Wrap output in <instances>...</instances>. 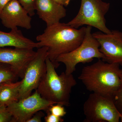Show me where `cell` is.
<instances>
[{
  "label": "cell",
  "instance_id": "cell-19",
  "mask_svg": "<svg viewBox=\"0 0 122 122\" xmlns=\"http://www.w3.org/2000/svg\"><path fill=\"white\" fill-rule=\"evenodd\" d=\"M12 116L7 107L0 105V122H12Z\"/></svg>",
  "mask_w": 122,
  "mask_h": 122
},
{
  "label": "cell",
  "instance_id": "cell-10",
  "mask_svg": "<svg viewBox=\"0 0 122 122\" xmlns=\"http://www.w3.org/2000/svg\"><path fill=\"white\" fill-rule=\"evenodd\" d=\"M0 19L3 25L11 30L18 26L30 29L31 18L18 0H11L0 13Z\"/></svg>",
  "mask_w": 122,
  "mask_h": 122
},
{
  "label": "cell",
  "instance_id": "cell-6",
  "mask_svg": "<svg viewBox=\"0 0 122 122\" xmlns=\"http://www.w3.org/2000/svg\"><path fill=\"white\" fill-rule=\"evenodd\" d=\"M84 122H119L120 114L111 97L93 93L83 105Z\"/></svg>",
  "mask_w": 122,
  "mask_h": 122
},
{
  "label": "cell",
  "instance_id": "cell-21",
  "mask_svg": "<svg viewBox=\"0 0 122 122\" xmlns=\"http://www.w3.org/2000/svg\"><path fill=\"white\" fill-rule=\"evenodd\" d=\"M44 115V113L41 111L38 112L28 120L27 122H41L42 118Z\"/></svg>",
  "mask_w": 122,
  "mask_h": 122
},
{
  "label": "cell",
  "instance_id": "cell-7",
  "mask_svg": "<svg viewBox=\"0 0 122 122\" xmlns=\"http://www.w3.org/2000/svg\"><path fill=\"white\" fill-rule=\"evenodd\" d=\"M48 48H38L36 55L26 67L21 81L19 94V100L31 95L36 90L46 72V60Z\"/></svg>",
  "mask_w": 122,
  "mask_h": 122
},
{
  "label": "cell",
  "instance_id": "cell-18",
  "mask_svg": "<svg viewBox=\"0 0 122 122\" xmlns=\"http://www.w3.org/2000/svg\"><path fill=\"white\" fill-rule=\"evenodd\" d=\"M48 110L54 115L61 117L65 116L66 114L63 105L60 104H54L51 106Z\"/></svg>",
  "mask_w": 122,
  "mask_h": 122
},
{
  "label": "cell",
  "instance_id": "cell-17",
  "mask_svg": "<svg viewBox=\"0 0 122 122\" xmlns=\"http://www.w3.org/2000/svg\"><path fill=\"white\" fill-rule=\"evenodd\" d=\"M21 5L27 11L30 16L35 15L36 0H18Z\"/></svg>",
  "mask_w": 122,
  "mask_h": 122
},
{
  "label": "cell",
  "instance_id": "cell-1",
  "mask_svg": "<svg viewBox=\"0 0 122 122\" xmlns=\"http://www.w3.org/2000/svg\"><path fill=\"white\" fill-rule=\"evenodd\" d=\"M86 27L79 29L67 24L59 22L46 26L44 33L36 38L39 48H48L47 57L56 68L59 64L56 62L59 56L74 50L83 41Z\"/></svg>",
  "mask_w": 122,
  "mask_h": 122
},
{
  "label": "cell",
  "instance_id": "cell-2",
  "mask_svg": "<svg viewBox=\"0 0 122 122\" xmlns=\"http://www.w3.org/2000/svg\"><path fill=\"white\" fill-rule=\"evenodd\" d=\"M120 66L99 59L84 66L78 78L91 92L113 97L120 84Z\"/></svg>",
  "mask_w": 122,
  "mask_h": 122
},
{
  "label": "cell",
  "instance_id": "cell-12",
  "mask_svg": "<svg viewBox=\"0 0 122 122\" xmlns=\"http://www.w3.org/2000/svg\"><path fill=\"white\" fill-rule=\"evenodd\" d=\"M35 9L39 17L46 22V26L59 23L66 16L65 7L54 0H36Z\"/></svg>",
  "mask_w": 122,
  "mask_h": 122
},
{
  "label": "cell",
  "instance_id": "cell-15",
  "mask_svg": "<svg viewBox=\"0 0 122 122\" xmlns=\"http://www.w3.org/2000/svg\"><path fill=\"white\" fill-rule=\"evenodd\" d=\"M18 77L16 72L10 65L0 62V84L15 82Z\"/></svg>",
  "mask_w": 122,
  "mask_h": 122
},
{
  "label": "cell",
  "instance_id": "cell-11",
  "mask_svg": "<svg viewBox=\"0 0 122 122\" xmlns=\"http://www.w3.org/2000/svg\"><path fill=\"white\" fill-rule=\"evenodd\" d=\"M36 54L33 49L0 48V62L10 65L22 78L27 66Z\"/></svg>",
  "mask_w": 122,
  "mask_h": 122
},
{
  "label": "cell",
  "instance_id": "cell-24",
  "mask_svg": "<svg viewBox=\"0 0 122 122\" xmlns=\"http://www.w3.org/2000/svg\"><path fill=\"white\" fill-rule=\"evenodd\" d=\"M2 83H1L0 84V89L1 87V86H2Z\"/></svg>",
  "mask_w": 122,
  "mask_h": 122
},
{
  "label": "cell",
  "instance_id": "cell-23",
  "mask_svg": "<svg viewBox=\"0 0 122 122\" xmlns=\"http://www.w3.org/2000/svg\"><path fill=\"white\" fill-rule=\"evenodd\" d=\"M11 0H0V13L7 4Z\"/></svg>",
  "mask_w": 122,
  "mask_h": 122
},
{
  "label": "cell",
  "instance_id": "cell-8",
  "mask_svg": "<svg viewBox=\"0 0 122 122\" xmlns=\"http://www.w3.org/2000/svg\"><path fill=\"white\" fill-rule=\"evenodd\" d=\"M55 103L42 98L36 91L33 94L7 107L12 116V122H27L36 112L48 110Z\"/></svg>",
  "mask_w": 122,
  "mask_h": 122
},
{
  "label": "cell",
  "instance_id": "cell-13",
  "mask_svg": "<svg viewBox=\"0 0 122 122\" xmlns=\"http://www.w3.org/2000/svg\"><path fill=\"white\" fill-rule=\"evenodd\" d=\"M6 46L21 49L39 48L38 42L25 37L18 28L11 30L9 32L0 30V48Z\"/></svg>",
  "mask_w": 122,
  "mask_h": 122
},
{
  "label": "cell",
  "instance_id": "cell-9",
  "mask_svg": "<svg viewBox=\"0 0 122 122\" xmlns=\"http://www.w3.org/2000/svg\"><path fill=\"white\" fill-rule=\"evenodd\" d=\"M92 34L100 44L99 50L104 56L102 60L122 66V32L111 30L107 34L99 31Z\"/></svg>",
  "mask_w": 122,
  "mask_h": 122
},
{
  "label": "cell",
  "instance_id": "cell-22",
  "mask_svg": "<svg viewBox=\"0 0 122 122\" xmlns=\"http://www.w3.org/2000/svg\"><path fill=\"white\" fill-rule=\"evenodd\" d=\"M55 2L64 7H67L72 0H54Z\"/></svg>",
  "mask_w": 122,
  "mask_h": 122
},
{
  "label": "cell",
  "instance_id": "cell-3",
  "mask_svg": "<svg viewBox=\"0 0 122 122\" xmlns=\"http://www.w3.org/2000/svg\"><path fill=\"white\" fill-rule=\"evenodd\" d=\"M46 64L45 74L35 90L46 100L68 106L72 88L77 84L76 80L73 74L63 72L58 75L48 57Z\"/></svg>",
  "mask_w": 122,
  "mask_h": 122
},
{
  "label": "cell",
  "instance_id": "cell-5",
  "mask_svg": "<svg viewBox=\"0 0 122 122\" xmlns=\"http://www.w3.org/2000/svg\"><path fill=\"white\" fill-rule=\"evenodd\" d=\"M110 8V3L102 0H81L78 13L67 24L76 29L83 25L91 26L109 33L111 30L107 26L105 16Z\"/></svg>",
  "mask_w": 122,
  "mask_h": 122
},
{
  "label": "cell",
  "instance_id": "cell-20",
  "mask_svg": "<svg viewBox=\"0 0 122 122\" xmlns=\"http://www.w3.org/2000/svg\"><path fill=\"white\" fill-rule=\"evenodd\" d=\"M47 115L45 117L46 122H62L64 120L61 117L57 116L51 113L48 110L46 111Z\"/></svg>",
  "mask_w": 122,
  "mask_h": 122
},
{
  "label": "cell",
  "instance_id": "cell-16",
  "mask_svg": "<svg viewBox=\"0 0 122 122\" xmlns=\"http://www.w3.org/2000/svg\"><path fill=\"white\" fill-rule=\"evenodd\" d=\"M120 84L117 91L113 97V100L116 108L120 114V121L122 122V69H120Z\"/></svg>",
  "mask_w": 122,
  "mask_h": 122
},
{
  "label": "cell",
  "instance_id": "cell-14",
  "mask_svg": "<svg viewBox=\"0 0 122 122\" xmlns=\"http://www.w3.org/2000/svg\"><path fill=\"white\" fill-rule=\"evenodd\" d=\"M21 83V81L2 83L0 89V105L7 107L19 100Z\"/></svg>",
  "mask_w": 122,
  "mask_h": 122
},
{
  "label": "cell",
  "instance_id": "cell-4",
  "mask_svg": "<svg viewBox=\"0 0 122 122\" xmlns=\"http://www.w3.org/2000/svg\"><path fill=\"white\" fill-rule=\"evenodd\" d=\"M92 28L91 26H86L85 37L78 47L69 52L61 55L57 58V63L61 62L65 65V72L67 74H72L79 63L91 62L94 58H104L99 50L100 44L92 33Z\"/></svg>",
  "mask_w": 122,
  "mask_h": 122
}]
</instances>
